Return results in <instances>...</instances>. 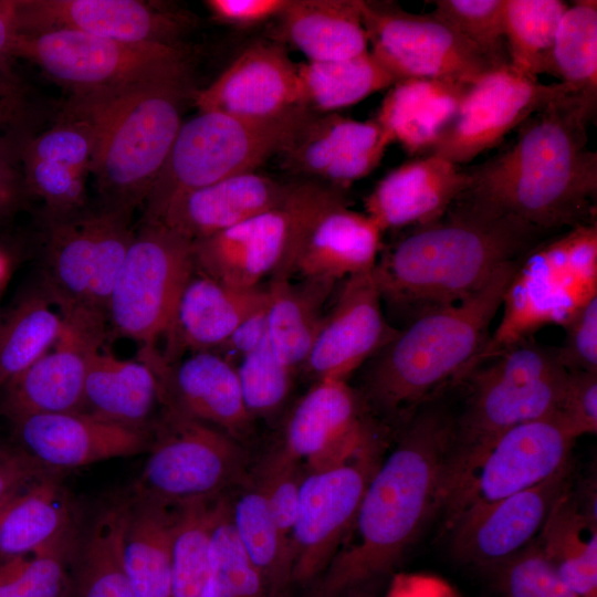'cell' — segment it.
I'll list each match as a JSON object with an SVG mask.
<instances>
[{"instance_id":"cell-48","label":"cell","mask_w":597,"mask_h":597,"mask_svg":"<svg viewBox=\"0 0 597 597\" xmlns=\"http://www.w3.org/2000/svg\"><path fill=\"white\" fill-rule=\"evenodd\" d=\"M234 365L243 402L252 418L273 415L282 407L296 371L275 355L268 339Z\"/></svg>"},{"instance_id":"cell-2","label":"cell","mask_w":597,"mask_h":597,"mask_svg":"<svg viewBox=\"0 0 597 597\" xmlns=\"http://www.w3.org/2000/svg\"><path fill=\"white\" fill-rule=\"evenodd\" d=\"M597 92L558 96L527 118L515 143L467 169L469 197L553 233L595 222L597 155L587 146Z\"/></svg>"},{"instance_id":"cell-57","label":"cell","mask_w":597,"mask_h":597,"mask_svg":"<svg viewBox=\"0 0 597 597\" xmlns=\"http://www.w3.org/2000/svg\"><path fill=\"white\" fill-rule=\"evenodd\" d=\"M386 597H458L443 579L425 574H397L391 577Z\"/></svg>"},{"instance_id":"cell-18","label":"cell","mask_w":597,"mask_h":597,"mask_svg":"<svg viewBox=\"0 0 597 597\" xmlns=\"http://www.w3.org/2000/svg\"><path fill=\"white\" fill-rule=\"evenodd\" d=\"M61 314L63 329L55 344L0 388V410L10 421L81 410L87 369L104 341L106 315L84 308Z\"/></svg>"},{"instance_id":"cell-49","label":"cell","mask_w":597,"mask_h":597,"mask_svg":"<svg viewBox=\"0 0 597 597\" xmlns=\"http://www.w3.org/2000/svg\"><path fill=\"white\" fill-rule=\"evenodd\" d=\"M491 570L499 597H582L559 577L535 538Z\"/></svg>"},{"instance_id":"cell-45","label":"cell","mask_w":597,"mask_h":597,"mask_svg":"<svg viewBox=\"0 0 597 597\" xmlns=\"http://www.w3.org/2000/svg\"><path fill=\"white\" fill-rule=\"evenodd\" d=\"M203 597H268L263 579L234 532L231 500L221 496L210 542V572Z\"/></svg>"},{"instance_id":"cell-33","label":"cell","mask_w":597,"mask_h":597,"mask_svg":"<svg viewBox=\"0 0 597 597\" xmlns=\"http://www.w3.org/2000/svg\"><path fill=\"white\" fill-rule=\"evenodd\" d=\"M161 407L160 385L144 359H122L101 349L91 359L80 411L96 418L153 431Z\"/></svg>"},{"instance_id":"cell-59","label":"cell","mask_w":597,"mask_h":597,"mask_svg":"<svg viewBox=\"0 0 597 597\" xmlns=\"http://www.w3.org/2000/svg\"><path fill=\"white\" fill-rule=\"evenodd\" d=\"M18 4L19 0H0V61L11 55L20 33Z\"/></svg>"},{"instance_id":"cell-56","label":"cell","mask_w":597,"mask_h":597,"mask_svg":"<svg viewBox=\"0 0 597 597\" xmlns=\"http://www.w3.org/2000/svg\"><path fill=\"white\" fill-rule=\"evenodd\" d=\"M266 302L247 316L216 352L235 364L240 358L260 347L268 339Z\"/></svg>"},{"instance_id":"cell-21","label":"cell","mask_w":597,"mask_h":597,"mask_svg":"<svg viewBox=\"0 0 597 597\" xmlns=\"http://www.w3.org/2000/svg\"><path fill=\"white\" fill-rule=\"evenodd\" d=\"M379 436L362 395L347 380L325 378L293 408L281 447L310 470L345 460Z\"/></svg>"},{"instance_id":"cell-23","label":"cell","mask_w":597,"mask_h":597,"mask_svg":"<svg viewBox=\"0 0 597 597\" xmlns=\"http://www.w3.org/2000/svg\"><path fill=\"white\" fill-rule=\"evenodd\" d=\"M138 357L155 370L163 408L220 429L234 439L244 436L253 418L243 402L235 365L213 350L190 353L166 362L155 346Z\"/></svg>"},{"instance_id":"cell-44","label":"cell","mask_w":597,"mask_h":597,"mask_svg":"<svg viewBox=\"0 0 597 597\" xmlns=\"http://www.w3.org/2000/svg\"><path fill=\"white\" fill-rule=\"evenodd\" d=\"M562 83L597 92V1L577 0L562 15L551 73Z\"/></svg>"},{"instance_id":"cell-36","label":"cell","mask_w":597,"mask_h":597,"mask_svg":"<svg viewBox=\"0 0 597 597\" xmlns=\"http://www.w3.org/2000/svg\"><path fill=\"white\" fill-rule=\"evenodd\" d=\"M128 494L104 503L78 530L70 562V597H136L122 555Z\"/></svg>"},{"instance_id":"cell-43","label":"cell","mask_w":597,"mask_h":597,"mask_svg":"<svg viewBox=\"0 0 597 597\" xmlns=\"http://www.w3.org/2000/svg\"><path fill=\"white\" fill-rule=\"evenodd\" d=\"M46 294L23 300L0 326V388L40 357L57 341L63 316Z\"/></svg>"},{"instance_id":"cell-4","label":"cell","mask_w":597,"mask_h":597,"mask_svg":"<svg viewBox=\"0 0 597 597\" xmlns=\"http://www.w3.org/2000/svg\"><path fill=\"white\" fill-rule=\"evenodd\" d=\"M522 259L470 297L422 313L397 329L366 363L360 394L366 406L406 421L442 388L460 383L489 341V327Z\"/></svg>"},{"instance_id":"cell-29","label":"cell","mask_w":597,"mask_h":597,"mask_svg":"<svg viewBox=\"0 0 597 597\" xmlns=\"http://www.w3.org/2000/svg\"><path fill=\"white\" fill-rule=\"evenodd\" d=\"M292 187L255 171L228 177L174 198L157 222L195 242L280 205Z\"/></svg>"},{"instance_id":"cell-1","label":"cell","mask_w":597,"mask_h":597,"mask_svg":"<svg viewBox=\"0 0 597 597\" xmlns=\"http://www.w3.org/2000/svg\"><path fill=\"white\" fill-rule=\"evenodd\" d=\"M454 417L431 401L405 421L364 491L312 597H371L426 525L440 515Z\"/></svg>"},{"instance_id":"cell-13","label":"cell","mask_w":597,"mask_h":597,"mask_svg":"<svg viewBox=\"0 0 597 597\" xmlns=\"http://www.w3.org/2000/svg\"><path fill=\"white\" fill-rule=\"evenodd\" d=\"M195 269L192 242L161 222L144 221L126 251L106 315L115 333L155 346L164 337Z\"/></svg>"},{"instance_id":"cell-26","label":"cell","mask_w":597,"mask_h":597,"mask_svg":"<svg viewBox=\"0 0 597 597\" xmlns=\"http://www.w3.org/2000/svg\"><path fill=\"white\" fill-rule=\"evenodd\" d=\"M193 101L199 111L247 118L277 116L303 106L297 64L281 45L254 44L208 87L195 92Z\"/></svg>"},{"instance_id":"cell-5","label":"cell","mask_w":597,"mask_h":597,"mask_svg":"<svg viewBox=\"0 0 597 597\" xmlns=\"http://www.w3.org/2000/svg\"><path fill=\"white\" fill-rule=\"evenodd\" d=\"M85 94L96 113L90 172L101 206L130 216L145 203L184 123L185 104L195 95L190 72Z\"/></svg>"},{"instance_id":"cell-34","label":"cell","mask_w":597,"mask_h":597,"mask_svg":"<svg viewBox=\"0 0 597 597\" xmlns=\"http://www.w3.org/2000/svg\"><path fill=\"white\" fill-rule=\"evenodd\" d=\"M472 84L406 78L389 87L375 118L409 154L432 151Z\"/></svg>"},{"instance_id":"cell-61","label":"cell","mask_w":597,"mask_h":597,"mask_svg":"<svg viewBox=\"0 0 597 597\" xmlns=\"http://www.w3.org/2000/svg\"><path fill=\"white\" fill-rule=\"evenodd\" d=\"M7 272V262L4 260L3 254L0 252V284L4 279Z\"/></svg>"},{"instance_id":"cell-9","label":"cell","mask_w":597,"mask_h":597,"mask_svg":"<svg viewBox=\"0 0 597 597\" xmlns=\"http://www.w3.org/2000/svg\"><path fill=\"white\" fill-rule=\"evenodd\" d=\"M344 202L345 189L298 179L280 205L192 242L195 268L239 289L261 286L266 276L289 279L310 226L322 212Z\"/></svg>"},{"instance_id":"cell-39","label":"cell","mask_w":597,"mask_h":597,"mask_svg":"<svg viewBox=\"0 0 597 597\" xmlns=\"http://www.w3.org/2000/svg\"><path fill=\"white\" fill-rule=\"evenodd\" d=\"M297 72L302 105L316 114L335 113L397 82L369 50L345 60L300 63Z\"/></svg>"},{"instance_id":"cell-42","label":"cell","mask_w":597,"mask_h":597,"mask_svg":"<svg viewBox=\"0 0 597 597\" xmlns=\"http://www.w3.org/2000/svg\"><path fill=\"white\" fill-rule=\"evenodd\" d=\"M222 495L177 506L171 555V597H203L210 542Z\"/></svg>"},{"instance_id":"cell-8","label":"cell","mask_w":597,"mask_h":597,"mask_svg":"<svg viewBox=\"0 0 597 597\" xmlns=\"http://www.w3.org/2000/svg\"><path fill=\"white\" fill-rule=\"evenodd\" d=\"M595 296L596 221L545 239L522 259L505 291L502 317L472 369L543 326H564Z\"/></svg>"},{"instance_id":"cell-51","label":"cell","mask_w":597,"mask_h":597,"mask_svg":"<svg viewBox=\"0 0 597 597\" xmlns=\"http://www.w3.org/2000/svg\"><path fill=\"white\" fill-rule=\"evenodd\" d=\"M23 158L27 184L44 200L53 219L63 218L83 209L86 172L63 164Z\"/></svg>"},{"instance_id":"cell-11","label":"cell","mask_w":597,"mask_h":597,"mask_svg":"<svg viewBox=\"0 0 597 597\" xmlns=\"http://www.w3.org/2000/svg\"><path fill=\"white\" fill-rule=\"evenodd\" d=\"M575 441L556 416L522 423L496 437L446 474L440 512L443 530L557 472L572 460Z\"/></svg>"},{"instance_id":"cell-15","label":"cell","mask_w":597,"mask_h":597,"mask_svg":"<svg viewBox=\"0 0 597 597\" xmlns=\"http://www.w3.org/2000/svg\"><path fill=\"white\" fill-rule=\"evenodd\" d=\"M380 436L352 457L306 470L291 537L292 585H313L336 554L381 460Z\"/></svg>"},{"instance_id":"cell-24","label":"cell","mask_w":597,"mask_h":597,"mask_svg":"<svg viewBox=\"0 0 597 597\" xmlns=\"http://www.w3.org/2000/svg\"><path fill=\"white\" fill-rule=\"evenodd\" d=\"M18 447L41 467L60 471L148 452L153 431L116 425L83 411L11 420Z\"/></svg>"},{"instance_id":"cell-31","label":"cell","mask_w":597,"mask_h":597,"mask_svg":"<svg viewBox=\"0 0 597 597\" xmlns=\"http://www.w3.org/2000/svg\"><path fill=\"white\" fill-rule=\"evenodd\" d=\"M575 479L552 506L535 541L579 596L597 597L596 483Z\"/></svg>"},{"instance_id":"cell-28","label":"cell","mask_w":597,"mask_h":597,"mask_svg":"<svg viewBox=\"0 0 597 597\" xmlns=\"http://www.w3.org/2000/svg\"><path fill=\"white\" fill-rule=\"evenodd\" d=\"M470 186V175L446 159L408 161L381 178L365 199V213L383 232L440 218Z\"/></svg>"},{"instance_id":"cell-22","label":"cell","mask_w":597,"mask_h":597,"mask_svg":"<svg viewBox=\"0 0 597 597\" xmlns=\"http://www.w3.org/2000/svg\"><path fill=\"white\" fill-rule=\"evenodd\" d=\"M383 306L373 270L342 281L301 370L314 381L347 380L397 331Z\"/></svg>"},{"instance_id":"cell-14","label":"cell","mask_w":597,"mask_h":597,"mask_svg":"<svg viewBox=\"0 0 597 597\" xmlns=\"http://www.w3.org/2000/svg\"><path fill=\"white\" fill-rule=\"evenodd\" d=\"M130 216L104 207L53 219L45 254L46 296L61 311L106 315L108 298L134 233Z\"/></svg>"},{"instance_id":"cell-54","label":"cell","mask_w":597,"mask_h":597,"mask_svg":"<svg viewBox=\"0 0 597 597\" xmlns=\"http://www.w3.org/2000/svg\"><path fill=\"white\" fill-rule=\"evenodd\" d=\"M289 0H208L212 15L230 25L248 28L276 19Z\"/></svg>"},{"instance_id":"cell-41","label":"cell","mask_w":597,"mask_h":597,"mask_svg":"<svg viewBox=\"0 0 597 597\" xmlns=\"http://www.w3.org/2000/svg\"><path fill=\"white\" fill-rule=\"evenodd\" d=\"M568 6L562 0H506L505 41L512 70L532 78L551 73L556 30Z\"/></svg>"},{"instance_id":"cell-10","label":"cell","mask_w":597,"mask_h":597,"mask_svg":"<svg viewBox=\"0 0 597 597\" xmlns=\"http://www.w3.org/2000/svg\"><path fill=\"white\" fill-rule=\"evenodd\" d=\"M244 467L237 439L163 408L147 460L129 492L170 506L214 499L241 479Z\"/></svg>"},{"instance_id":"cell-17","label":"cell","mask_w":597,"mask_h":597,"mask_svg":"<svg viewBox=\"0 0 597 597\" xmlns=\"http://www.w3.org/2000/svg\"><path fill=\"white\" fill-rule=\"evenodd\" d=\"M579 90L544 84L510 65L484 73L469 87L459 111L430 154L459 166L498 145L554 98Z\"/></svg>"},{"instance_id":"cell-3","label":"cell","mask_w":597,"mask_h":597,"mask_svg":"<svg viewBox=\"0 0 597 597\" xmlns=\"http://www.w3.org/2000/svg\"><path fill=\"white\" fill-rule=\"evenodd\" d=\"M549 234L463 192L440 218L381 249L373 274L383 305L408 323L461 302Z\"/></svg>"},{"instance_id":"cell-6","label":"cell","mask_w":597,"mask_h":597,"mask_svg":"<svg viewBox=\"0 0 597 597\" xmlns=\"http://www.w3.org/2000/svg\"><path fill=\"white\" fill-rule=\"evenodd\" d=\"M567 377L557 348L531 338L469 371L461 380L468 394L462 412L454 417L447 473L511 428L555 416Z\"/></svg>"},{"instance_id":"cell-20","label":"cell","mask_w":597,"mask_h":597,"mask_svg":"<svg viewBox=\"0 0 597 597\" xmlns=\"http://www.w3.org/2000/svg\"><path fill=\"white\" fill-rule=\"evenodd\" d=\"M391 143L375 118L312 113L277 156L282 167L300 179L346 189L379 165Z\"/></svg>"},{"instance_id":"cell-25","label":"cell","mask_w":597,"mask_h":597,"mask_svg":"<svg viewBox=\"0 0 597 597\" xmlns=\"http://www.w3.org/2000/svg\"><path fill=\"white\" fill-rule=\"evenodd\" d=\"M23 34L71 30L132 43L179 45L188 20L138 0H19Z\"/></svg>"},{"instance_id":"cell-27","label":"cell","mask_w":597,"mask_h":597,"mask_svg":"<svg viewBox=\"0 0 597 597\" xmlns=\"http://www.w3.org/2000/svg\"><path fill=\"white\" fill-rule=\"evenodd\" d=\"M268 300V286L239 289L193 269L164 335L166 362L186 352L218 350L235 327Z\"/></svg>"},{"instance_id":"cell-60","label":"cell","mask_w":597,"mask_h":597,"mask_svg":"<svg viewBox=\"0 0 597 597\" xmlns=\"http://www.w3.org/2000/svg\"><path fill=\"white\" fill-rule=\"evenodd\" d=\"M17 196V177L3 158H0V217L12 208Z\"/></svg>"},{"instance_id":"cell-46","label":"cell","mask_w":597,"mask_h":597,"mask_svg":"<svg viewBox=\"0 0 597 597\" xmlns=\"http://www.w3.org/2000/svg\"><path fill=\"white\" fill-rule=\"evenodd\" d=\"M76 537L0 564V597H70V562Z\"/></svg>"},{"instance_id":"cell-38","label":"cell","mask_w":597,"mask_h":597,"mask_svg":"<svg viewBox=\"0 0 597 597\" xmlns=\"http://www.w3.org/2000/svg\"><path fill=\"white\" fill-rule=\"evenodd\" d=\"M337 283L318 280L272 279L268 286V343L293 370H301Z\"/></svg>"},{"instance_id":"cell-35","label":"cell","mask_w":597,"mask_h":597,"mask_svg":"<svg viewBox=\"0 0 597 597\" xmlns=\"http://www.w3.org/2000/svg\"><path fill=\"white\" fill-rule=\"evenodd\" d=\"M360 0H289L275 35L310 62L337 61L367 52Z\"/></svg>"},{"instance_id":"cell-58","label":"cell","mask_w":597,"mask_h":597,"mask_svg":"<svg viewBox=\"0 0 597 597\" xmlns=\"http://www.w3.org/2000/svg\"><path fill=\"white\" fill-rule=\"evenodd\" d=\"M22 104L18 86L0 75V153L7 150L11 134L21 119Z\"/></svg>"},{"instance_id":"cell-55","label":"cell","mask_w":597,"mask_h":597,"mask_svg":"<svg viewBox=\"0 0 597 597\" xmlns=\"http://www.w3.org/2000/svg\"><path fill=\"white\" fill-rule=\"evenodd\" d=\"M45 470L19 447L0 448V512L13 495Z\"/></svg>"},{"instance_id":"cell-53","label":"cell","mask_w":597,"mask_h":597,"mask_svg":"<svg viewBox=\"0 0 597 597\" xmlns=\"http://www.w3.org/2000/svg\"><path fill=\"white\" fill-rule=\"evenodd\" d=\"M558 357L568 371L597 373V296L582 306L563 326Z\"/></svg>"},{"instance_id":"cell-12","label":"cell","mask_w":597,"mask_h":597,"mask_svg":"<svg viewBox=\"0 0 597 597\" xmlns=\"http://www.w3.org/2000/svg\"><path fill=\"white\" fill-rule=\"evenodd\" d=\"M11 55L35 62L75 94L121 90L189 71L180 45L123 42L71 30L19 33Z\"/></svg>"},{"instance_id":"cell-50","label":"cell","mask_w":597,"mask_h":597,"mask_svg":"<svg viewBox=\"0 0 597 597\" xmlns=\"http://www.w3.org/2000/svg\"><path fill=\"white\" fill-rule=\"evenodd\" d=\"M300 464L280 446L265 455L254 479L265 496L279 533L290 548L304 473Z\"/></svg>"},{"instance_id":"cell-16","label":"cell","mask_w":597,"mask_h":597,"mask_svg":"<svg viewBox=\"0 0 597 597\" xmlns=\"http://www.w3.org/2000/svg\"><path fill=\"white\" fill-rule=\"evenodd\" d=\"M369 52L398 81L451 80L474 83L494 67L442 19L402 10L394 2L360 0Z\"/></svg>"},{"instance_id":"cell-19","label":"cell","mask_w":597,"mask_h":597,"mask_svg":"<svg viewBox=\"0 0 597 597\" xmlns=\"http://www.w3.org/2000/svg\"><path fill=\"white\" fill-rule=\"evenodd\" d=\"M574 479L570 460L540 483L460 517L447 531L453 555L485 569L507 561L537 536L552 506Z\"/></svg>"},{"instance_id":"cell-40","label":"cell","mask_w":597,"mask_h":597,"mask_svg":"<svg viewBox=\"0 0 597 597\" xmlns=\"http://www.w3.org/2000/svg\"><path fill=\"white\" fill-rule=\"evenodd\" d=\"M234 532L260 573L268 597H284L292 585L291 548L282 538L260 486L253 482L231 501Z\"/></svg>"},{"instance_id":"cell-30","label":"cell","mask_w":597,"mask_h":597,"mask_svg":"<svg viewBox=\"0 0 597 597\" xmlns=\"http://www.w3.org/2000/svg\"><path fill=\"white\" fill-rule=\"evenodd\" d=\"M383 231L348 202L322 212L310 226L294 258L289 279L342 282L371 271L381 251Z\"/></svg>"},{"instance_id":"cell-52","label":"cell","mask_w":597,"mask_h":597,"mask_svg":"<svg viewBox=\"0 0 597 597\" xmlns=\"http://www.w3.org/2000/svg\"><path fill=\"white\" fill-rule=\"evenodd\" d=\"M555 416L574 439L597 432V373L568 371Z\"/></svg>"},{"instance_id":"cell-7","label":"cell","mask_w":597,"mask_h":597,"mask_svg":"<svg viewBox=\"0 0 597 597\" xmlns=\"http://www.w3.org/2000/svg\"><path fill=\"white\" fill-rule=\"evenodd\" d=\"M312 113L300 106L270 118H247L200 111L182 123L145 201L144 221H157L185 192L255 171L282 150Z\"/></svg>"},{"instance_id":"cell-37","label":"cell","mask_w":597,"mask_h":597,"mask_svg":"<svg viewBox=\"0 0 597 597\" xmlns=\"http://www.w3.org/2000/svg\"><path fill=\"white\" fill-rule=\"evenodd\" d=\"M127 494L122 555L129 584L136 597H171L177 506Z\"/></svg>"},{"instance_id":"cell-47","label":"cell","mask_w":597,"mask_h":597,"mask_svg":"<svg viewBox=\"0 0 597 597\" xmlns=\"http://www.w3.org/2000/svg\"><path fill=\"white\" fill-rule=\"evenodd\" d=\"M432 13L469 41L494 67L510 65L506 0H437Z\"/></svg>"},{"instance_id":"cell-32","label":"cell","mask_w":597,"mask_h":597,"mask_svg":"<svg viewBox=\"0 0 597 597\" xmlns=\"http://www.w3.org/2000/svg\"><path fill=\"white\" fill-rule=\"evenodd\" d=\"M60 471L45 470L0 512V564L76 537L80 525Z\"/></svg>"}]
</instances>
